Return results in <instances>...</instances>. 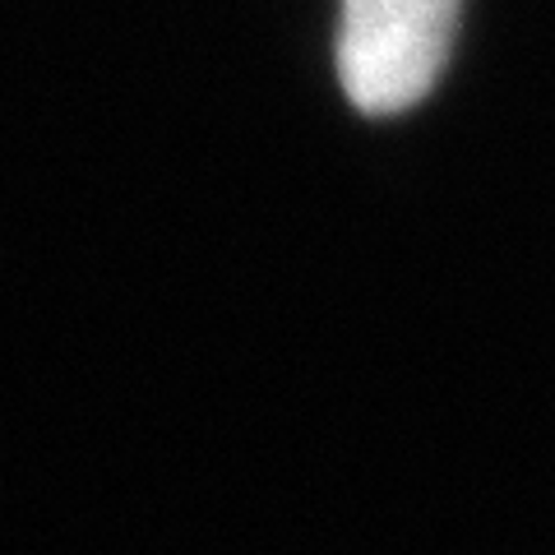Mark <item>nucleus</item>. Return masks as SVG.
Returning a JSON list of instances; mask_svg holds the SVG:
<instances>
[{
    "mask_svg": "<svg viewBox=\"0 0 555 555\" xmlns=\"http://www.w3.org/2000/svg\"><path fill=\"white\" fill-rule=\"evenodd\" d=\"M459 0H343L338 75L361 112H408L449 61Z\"/></svg>",
    "mask_w": 555,
    "mask_h": 555,
    "instance_id": "f257e3e1",
    "label": "nucleus"
}]
</instances>
